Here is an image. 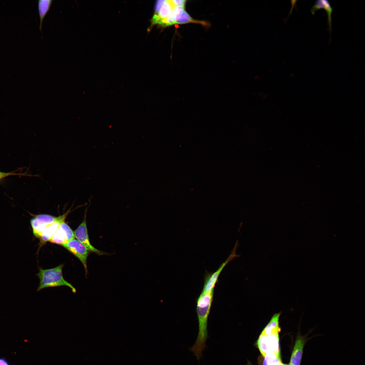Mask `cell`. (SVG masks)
Segmentation results:
<instances>
[{
  "instance_id": "cell-1",
  "label": "cell",
  "mask_w": 365,
  "mask_h": 365,
  "mask_svg": "<svg viewBox=\"0 0 365 365\" xmlns=\"http://www.w3.org/2000/svg\"><path fill=\"white\" fill-rule=\"evenodd\" d=\"M210 0H156L152 4V26L160 72L158 115L165 123L170 80L209 13Z\"/></svg>"
}]
</instances>
